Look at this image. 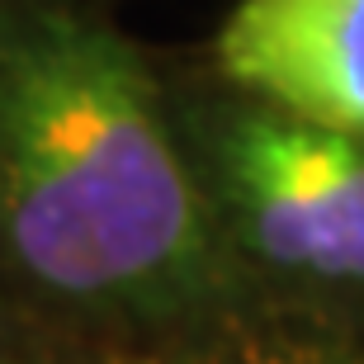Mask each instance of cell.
<instances>
[{"mask_svg": "<svg viewBox=\"0 0 364 364\" xmlns=\"http://www.w3.org/2000/svg\"><path fill=\"white\" fill-rule=\"evenodd\" d=\"M0 260L43 303L133 331L228 294L176 95L100 0H0Z\"/></svg>", "mask_w": 364, "mask_h": 364, "instance_id": "6da1fadb", "label": "cell"}, {"mask_svg": "<svg viewBox=\"0 0 364 364\" xmlns=\"http://www.w3.org/2000/svg\"><path fill=\"white\" fill-rule=\"evenodd\" d=\"M100 5H105V0H100Z\"/></svg>", "mask_w": 364, "mask_h": 364, "instance_id": "277c9868", "label": "cell"}, {"mask_svg": "<svg viewBox=\"0 0 364 364\" xmlns=\"http://www.w3.org/2000/svg\"><path fill=\"white\" fill-rule=\"evenodd\" d=\"M208 62L228 90L364 137V0H232Z\"/></svg>", "mask_w": 364, "mask_h": 364, "instance_id": "3957f363", "label": "cell"}, {"mask_svg": "<svg viewBox=\"0 0 364 364\" xmlns=\"http://www.w3.org/2000/svg\"><path fill=\"white\" fill-rule=\"evenodd\" d=\"M176 114L228 251L289 284L364 289V137L228 85Z\"/></svg>", "mask_w": 364, "mask_h": 364, "instance_id": "7a4b0ae2", "label": "cell"}]
</instances>
